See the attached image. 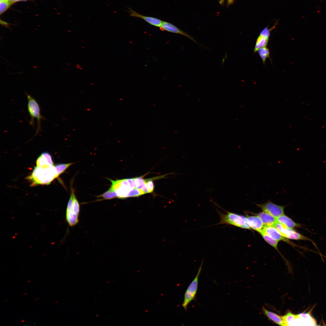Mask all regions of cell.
Masks as SVG:
<instances>
[{
  "label": "cell",
  "instance_id": "cell-1",
  "mask_svg": "<svg viewBox=\"0 0 326 326\" xmlns=\"http://www.w3.org/2000/svg\"><path fill=\"white\" fill-rule=\"evenodd\" d=\"M57 177L55 166L51 165L46 168L35 167L31 174L27 177V179L31 181L32 186L40 184H49Z\"/></svg>",
  "mask_w": 326,
  "mask_h": 326
},
{
  "label": "cell",
  "instance_id": "cell-2",
  "mask_svg": "<svg viewBox=\"0 0 326 326\" xmlns=\"http://www.w3.org/2000/svg\"><path fill=\"white\" fill-rule=\"evenodd\" d=\"M80 212V206L79 202L75 195L74 190L72 188L66 213V220L71 227L75 226L78 223Z\"/></svg>",
  "mask_w": 326,
  "mask_h": 326
},
{
  "label": "cell",
  "instance_id": "cell-3",
  "mask_svg": "<svg viewBox=\"0 0 326 326\" xmlns=\"http://www.w3.org/2000/svg\"><path fill=\"white\" fill-rule=\"evenodd\" d=\"M224 213L217 210L220 221L216 225L227 224L245 229H250L246 217L224 210Z\"/></svg>",
  "mask_w": 326,
  "mask_h": 326
},
{
  "label": "cell",
  "instance_id": "cell-4",
  "mask_svg": "<svg viewBox=\"0 0 326 326\" xmlns=\"http://www.w3.org/2000/svg\"><path fill=\"white\" fill-rule=\"evenodd\" d=\"M27 96L28 100L27 109L30 117L29 123L31 126L34 127V119L36 118L37 120V129L34 135V136H35L41 131V120L44 119L45 118L40 113V108L37 101L28 94H27Z\"/></svg>",
  "mask_w": 326,
  "mask_h": 326
},
{
  "label": "cell",
  "instance_id": "cell-5",
  "mask_svg": "<svg viewBox=\"0 0 326 326\" xmlns=\"http://www.w3.org/2000/svg\"><path fill=\"white\" fill-rule=\"evenodd\" d=\"M203 262L202 261L196 276L189 285L184 293L182 306L185 311H187L189 303L192 301L196 299L198 287L199 277L202 270Z\"/></svg>",
  "mask_w": 326,
  "mask_h": 326
},
{
  "label": "cell",
  "instance_id": "cell-6",
  "mask_svg": "<svg viewBox=\"0 0 326 326\" xmlns=\"http://www.w3.org/2000/svg\"><path fill=\"white\" fill-rule=\"evenodd\" d=\"M111 183V187L116 192L117 198L120 199L127 197L129 191L132 190L126 179L116 181L108 179Z\"/></svg>",
  "mask_w": 326,
  "mask_h": 326
},
{
  "label": "cell",
  "instance_id": "cell-7",
  "mask_svg": "<svg viewBox=\"0 0 326 326\" xmlns=\"http://www.w3.org/2000/svg\"><path fill=\"white\" fill-rule=\"evenodd\" d=\"M276 228L280 234L284 237L288 239L305 241L312 240L296 232L292 229L288 228L278 222H276L273 225Z\"/></svg>",
  "mask_w": 326,
  "mask_h": 326
},
{
  "label": "cell",
  "instance_id": "cell-8",
  "mask_svg": "<svg viewBox=\"0 0 326 326\" xmlns=\"http://www.w3.org/2000/svg\"><path fill=\"white\" fill-rule=\"evenodd\" d=\"M257 205L263 210L275 217H277L284 214L285 206L276 204L270 201Z\"/></svg>",
  "mask_w": 326,
  "mask_h": 326
},
{
  "label": "cell",
  "instance_id": "cell-9",
  "mask_svg": "<svg viewBox=\"0 0 326 326\" xmlns=\"http://www.w3.org/2000/svg\"><path fill=\"white\" fill-rule=\"evenodd\" d=\"M159 28L162 31H166L169 32L179 34L183 35L191 40L200 46L207 49V48L202 46L198 43L191 36L169 22L163 21L161 27Z\"/></svg>",
  "mask_w": 326,
  "mask_h": 326
},
{
  "label": "cell",
  "instance_id": "cell-10",
  "mask_svg": "<svg viewBox=\"0 0 326 326\" xmlns=\"http://www.w3.org/2000/svg\"><path fill=\"white\" fill-rule=\"evenodd\" d=\"M128 12L130 16L141 18L149 24L153 26L160 27L163 21L155 18L142 15L136 12L130 8H128Z\"/></svg>",
  "mask_w": 326,
  "mask_h": 326
},
{
  "label": "cell",
  "instance_id": "cell-11",
  "mask_svg": "<svg viewBox=\"0 0 326 326\" xmlns=\"http://www.w3.org/2000/svg\"><path fill=\"white\" fill-rule=\"evenodd\" d=\"M297 324H304L306 325H316V322L309 313H302L296 315L294 322Z\"/></svg>",
  "mask_w": 326,
  "mask_h": 326
},
{
  "label": "cell",
  "instance_id": "cell-12",
  "mask_svg": "<svg viewBox=\"0 0 326 326\" xmlns=\"http://www.w3.org/2000/svg\"><path fill=\"white\" fill-rule=\"evenodd\" d=\"M37 166L43 168H48L53 165V162L50 154L47 152H43L38 158L36 160Z\"/></svg>",
  "mask_w": 326,
  "mask_h": 326
},
{
  "label": "cell",
  "instance_id": "cell-13",
  "mask_svg": "<svg viewBox=\"0 0 326 326\" xmlns=\"http://www.w3.org/2000/svg\"><path fill=\"white\" fill-rule=\"evenodd\" d=\"M263 229L273 239L278 241H287L286 238L283 236L276 227L274 226L264 225Z\"/></svg>",
  "mask_w": 326,
  "mask_h": 326
},
{
  "label": "cell",
  "instance_id": "cell-14",
  "mask_svg": "<svg viewBox=\"0 0 326 326\" xmlns=\"http://www.w3.org/2000/svg\"><path fill=\"white\" fill-rule=\"evenodd\" d=\"M262 310L264 314L271 321L278 325L285 326L283 316L267 310L264 306L263 307Z\"/></svg>",
  "mask_w": 326,
  "mask_h": 326
},
{
  "label": "cell",
  "instance_id": "cell-15",
  "mask_svg": "<svg viewBox=\"0 0 326 326\" xmlns=\"http://www.w3.org/2000/svg\"><path fill=\"white\" fill-rule=\"evenodd\" d=\"M246 217L251 228L259 232L263 229L264 225L257 216H248Z\"/></svg>",
  "mask_w": 326,
  "mask_h": 326
},
{
  "label": "cell",
  "instance_id": "cell-16",
  "mask_svg": "<svg viewBox=\"0 0 326 326\" xmlns=\"http://www.w3.org/2000/svg\"><path fill=\"white\" fill-rule=\"evenodd\" d=\"M277 222L284 226L290 229L299 227L300 225L293 221L288 216L282 215L276 218Z\"/></svg>",
  "mask_w": 326,
  "mask_h": 326
},
{
  "label": "cell",
  "instance_id": "cell-17",
  "mask_svg": "<svg viewBox=\"0 0 326 326\" xmlns=\"http://www.w3.org/2000/svg\"><path fill=\"white\" fill-rule=\"evenodd\" d=\"M257 216L261 219L264 225L273 226L277 222L276 218L263 211L259 213Z\"/></svg>",
  "mask_w": 326,
  "mask_h": 326
},
{
  "label": "cell",
  "instance_id": "cell-18",
  "mask_svg": "<svg viewBox=\"0 0 326 326\" xmlns=\"http://www.w3.org/2000/svg\"><path fill=\"white\" fill-rule=\"evenodd\" d=\"M269 39L259 35L256 41L254 50V53L257 52L258 50L261 48L266 47L268 42Z\"/></svg>",
  "mask_w": 326,
  "mask_h": 326
},
{
  "label": "cell",
  "instance_id": "cell-19",
  "mask_svg": "<svg viewBox=\"0 0 326 326\" xmlns=\"http://www.w3.org/2000/svg\"><path fill=\"white\" fill-rule=\"evenodd\" d=\"M264 240L269 245L277 250L278 241L274 240L268 235L263 229L259 232Z\"/></svg>",
  "mask_w": 326,
  "mask_h": 326
},
{
  "label": "cell",
  "instance_id": "cell-20",
  "mask_svg": "<svg viewBox=\"0 0 326 326\" xmlns=\"http://www.w3.org/2000/svg\"><path fill=\"white\" fill-rule=\"evenodd\" d=\"M257 51L264 65L265 64L267 58H269L270 59V51L269 49L266 47L260 49Z\"/></svg>",
  "mask_w": 326,
  "mask_h": 326
},
{
  "label": "cell",
  "instance_id": "cell-21",
  "mask_svg": "<svg viewBox=\"0 0 326 326\" xmlns=\"http://www.w3.org/2000/svg\"><path fill=\"white\" fill-rule=\"evenodd\" d=\"M98 197L106 200L117 198L116 192L110 187L108 190Z\"/></svg>",
  "mask_w": 326,
  "mask_h": 326
},
{
  "label": "cell",
  "instance_id": "cell-22",
  "mask_svg": "<svg viewBox=\"0 0 326 326\" xmlns=\"http://www.w3.org/2000/svg\"><path fill=\"white\" fill-rule=\"evenodd\" d=\"M285 326L291 325L293 324L295 318V315L291 312H287L285 315L283 316Z\"/></svg>",
  "mask_w": 326,
  "mask_h": 326
},
{
  "label": "cell",
  "instance_id": "cell-23",
  "mask_svg": "<svg viewBox=\"0 0 326 326\" xmlns=\"http://www.w3.org/2000/svg\"><path fill=\"white\" fill-rule=\"evenodd\" d=\"M73 164L72 163H70L66 164H60L55 165V167L57 177Z\"/></svg>",
  "mask_w": 326,
  "mask_h": 326
},
{
  "label": "cell",
  "instance_id": "cell-24",
  "mask_svg": "<svg viewBox=\"0 0 326 326\" xmlns=\"http://www.w3.org/2000/svg\"><path fill=\"white\" fill-rule=\"evenodd\" d=\"M144 192L142 190L136 188L131 190L129 192L127 197H137L144 194Z\"/></svg>",
  "mask_w": 326,
  "mask_h": 326
},
{
  "label": "cell",
  "instance_id": "cell-25",
  "mask_svg": "<svg viewBox=\"0 0 326 326\" xmlns=\"http://www.w3.org/2000/svg\"><path fill=\"white\" fill-rule=\"evenodd\" d=\"M12 4L9 1L0 2V14L2 15L6 11Z\"/></svg>",
  "mask_w": 326,
  "mask_h": 326
},
{
  "label": "cell",
  "instance_id": "cell-26",
  "mask_svg": "<svg viewBox=\"0 0 326 326\" xmlns=\"http://www.w3.org/2000/svg\"><path fill=\"white\" fill-rule=\"evenodd\" d=\"M273 29H268L267 27L264 28L260 32L259 35L269 39L270 34V31Z\"/></svg>",
  "mask_w": 326,
  "mask_h": 326
},
{
  "label": "cell",
  "instance_id": "cell-27",
  "mask_svg": "<svg viewBox=\"0 0 326 326\" xmlns=\"http://www.w3.org/2000/svg\"><path fill=\"white\" fill-rule=\"evenodd\" d=\"M152 179H146V184L149 193L152 192L154 188V184L152 180Z\"/></svg>",
  "mask_w": 326,
  "mask_h": 326
},
{
  "label": "cell",
  "instance_id": "cell-28",
  "mask_svg": "<svg viewBox=\"0 0 326 326\" xmlns=\"http://www.w3.org/2000/svg\"><path fill=\"white\" fill-rule=\"evenodd\" d=\"M132 189L136 188V178L126 179Z\"/></svg>",
  "mask_w": 326,
  "mask_h": 326
},
{
  "label": "cell",
  "instance_id": "cell-29",
  "mask_svg": "<svg viewBox=\"0 0 326 326\" xmlns=\"http://www.w3.org/2000/svg\"><path fill=\"white\" fill-rule=\"evenodd\" d=\"M29 0H9V2L12 5L16 2L20 1H26Z\"/></svg>",
  "mask_w": 326,
  "mask_h": 326
},
{
  "label": "cell",
  "instance_id": "cell-30",
  "mask_svg": "<svg viewBox=\"0 0 326 326\" xmlns=\"http://www.w3.org/2000/svg\"><path fill=\"white\" fill-rule=\"evenodd\" d=\"M1 24L2 25L5 27H6L7 28H10V27H9V25H10V24L8 23H7L3 21H2L1 20Z\"/></svg>",
  "mask_w": 326,
  "mask_h": 326
},
{
  "label": "cell",
  "instance_id": "cell-31",
  "mask_svg": "<svg viewBox=\"0 0 326 326\" xmlns=\"http://www.w3.org/2000/svg\"><path fill=\"white\" fill-rule=\"evenodd\" d=\"M234 0H228V4L230 5L234 2Z\"/></svg>",
  "mask_w": 326,
  "mask_h": 326
},
{
  "label": "cell",
  "instance_id": "cell-32",
  "mask_svg": "<svg viewBox=\"0 0 326 326\" xmlns=\"http://www.w3.org/2000/svg\"><path fill=\"white\" fill-rule=\"evenodd\" d=\"M225 0H220L219 3L220 4H222L224 2Z\"/></svg>",
  "mask_w": 326,
  "mask_h": 326
},
{
  "label": "cell",
  "instance_id": "cell-33",
  "mask_svg": "<svg viewBox=\"0 0 326 326\" xmlns=\"http://www.w3.org/2000/svg\"><path fill=\"white\" fill-rule=\"evenodd\" d=\"M0 2L8 1L9 0H0Z\"/></svg>",
  "mask_w": 326,
  "mask_h": 326
}]
</instances>
